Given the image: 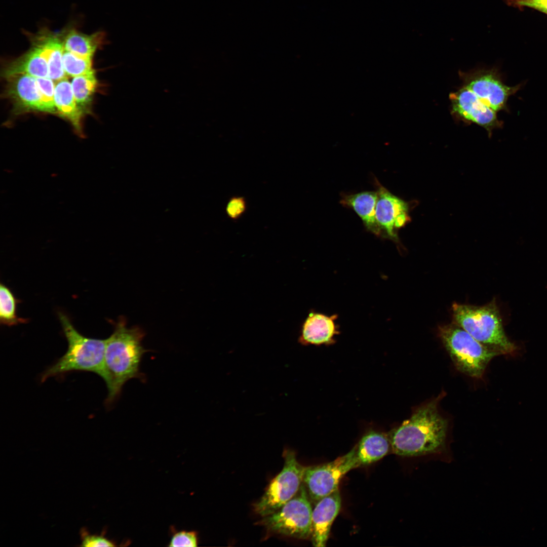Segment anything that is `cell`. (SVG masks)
<instances>
[{
    "mask_svg": "<svg viewBox=\"0 0 547 547\" xmlns=\"http://www.w3.org/2000/svg\"><path fill=\"white\" fill-rule=\"evenodd\" d=\"M144 336L140 327H127L126 320L122 317L114 323L112 334L106 339L103 379L108 389L106 406H110L118 399L128 381L141 377L140 363L146 352L142 344Z\"/></svg>",
    "mask_w": 547,
    "mask_h": 547,
    "instance_id": "6da1fadb",
    "label": "cell"
},
{
    "mask_svg": "<svg viewBox=\"0 0 547 547\" xmlns=\"http://www.w3.org/2000/svg\"><path fill=\"white\" fill-rule=\"evenodd\" d=\"M438 398L418 407L388 437L393 452L403 456L437 452L445 446L448 422L439 412Z\"/></svg>",
    "mask_w": 547,
    "mask_h": 547,
    "instance_id": "7a4b0ae2",
    "label": "cell"
},
{
    "mask_svg": "<svg viewBox=\"0 0 547 547\" xmlns=\"http://www.w3.org/2000/svg\"><path fill=\"white\" fill-rule=\"evenodd\" d=\"M453 322L477 340L500 355H515L517 345L507 337L496 300L482 306L454 303Z\"/></svg>",
    "mask_w": 547,
    "mask_h": 547,
    "instance_id": "3957f363",
    "label": "cell"
},
{
    "mask_svg": "<svg viewBox=\"0 0 547 547\" xmlns=\"http://www.w3.org/2000/svg\"><path fill=\"white\" fill-rule=\"evenodd\" d=\"M58 316L68 348L62 357L42 374L41 382L74 371L93 372L103 379L106 339L87 337L75 329L66 315L59 312Z\"/></svg>",
    "mask_w": 547,
    "mask_h": 547,
    "instance_id": "277c9868",
    "label": "cell"
},
{
    "mask_svg": "<svg viewBox=\"0 0 547 547\" xmlns=\"http://www.w3.org/2000/svg\"><path fill=\"white\" fill-rule=\"evenodd\" d=\"M438 334L456 369L468 376L481 378L490 361L500 355L453 322L440 326Z\"/></svg>",
    "mask_w": 547,
    "mask_h": 547,
    "instance_id": "5b68a950",
    "label": "cell"
},
{
    "mask_svg": "<svg viewBox=\"0 0 547 547\" xmlns=\"http://www.w3.org/2000/svg\"><path fill=\"white\" fill-rule=\"evenodd\" d=\"M312 513L310 500L302 482L291 499L274 513L262 517L260 523L272 532L306 539L311 534Z\"/></svg>",
    "mask_w": 547,
    "mask_h": 547,
    "instance_id": "8992f818",
    "label": "cell"
},
{
    "mask_svg": "<svg viewBox=\"0 0 547 547\" xmlns=\"http://www.w3.org/2000/svg\"><path fill=\"white\" fill-rule=\"evenodd\" d=\"M281 471L272 480L261 498L254 504L255 512L261 517L278 510L298 492L303 482L305 467L297 461L292 450H285Z\"/></svg>",
    "mask_w": 547,
    "mask_h": 547,
    "instance_id": "52a82bcc",
    "label": "cell"
},
{
    "mask_svg": "<svg viewBox=\"0 0 547 547\" xmlns=\"http://www.w3.org/2000/svg\"><path fill=\"white\" fill-rule=\"evenodd\" d=\"M357 467L356 447L332 461L305 467L303 483L310 501L316 504L338 489L343 476Z\"/></svg>",
    "mask_w": 547,
    "mask_h": 547,
    "instance_id": "ba28073f",
    "label": "cell"
},
{
    "mask_svg": "<svg viewBox=\"0 0 547 547\" xmlns=\"http://www.w3.org/2000/svg\"><path fill=\"white\" fill-rule=\"evenodd\" d=\"M377 194L376 218L382 238L398 243V231L410 221V205L392 193L375 178Z\"/></svg>",
    "mask_w": 547,
    "mask_h": 547,
    "instance_id": "9c48e42d",
    "label": "cell"
},
{
    "mask_svg": "<svg viewBox=\"0 0 547 547\" xmlns=\"http://www.w3.org/2000/svg\"><path fill=\"white\" fill-rule=\"evenodd\" d=\"M522 85L508 86L494 70H482L466 77L464 87L473 92L485 105L495 111L506 109L510 96L515 94Z\"/></svg>",
    "mask_w": 547,
    "mask_h": 547,
    "instance_id": "30bf717a",
    "label": "cell"
},
{
    "mask_svg": "<svg viewBox=\"0 0 547 547\" xmlns=\"http://www.w3.org/2000/svg\"><path fill=\"white\" fill-rule=\"evenodd\" d=\"M452 109L455 113L475 123L487 130L491 134L492 130L502 126L497 117L496 112L485 105L471 91L463 87L450 94Z\"/></svg>",
    "mask_w": 547,
    "mask_h": 547,
    "instance_id": "8fae6325",
    "label": "cell"
},
{
    "mask_svg": "<svg viewBox=\"0 0 547 547\" xmlns=\"http://www.w3.org/2000/svg\"><path fill=\"white\" fill-rule=\"evenodd\" d=\"M27 34L32 45L41 50L47 60L49 77L56 82L66 78L62 63L64 49L62 32H54L43 28L36 33Z\"/></svg>",
    "mask_w": 547,
    "mask_h": 547,
    "instance_id": "7c38bea8",
    "label": "cell"
},
{
    "mask_svg": "<svg viewBox=\"0 0 547 547\" xmlns=\"http://www.w3.org/2000/svg\"><path fill=\"white\" fill-rule=\"evenodd\" d=\"M6 93L12 101L15 110L20 112L43 111L41 95L35 77L19 74L7 79Z\"/></svg>",
    "mask_w": 547,
    "mask_h": 547,
    "instance_id": "4fadbf2b",
    "label": "cell"
},
{
    "mask_svg": "<svg viewBox=\"0 0 547 547\" xmlns=\"http://www.w3.org/2000/svg\"><path fill=\"white\" fill-rule=\"evenodd\" d=\"M341 503L338 489L316 503L312 510L311 534L314 546L326 545L331 525L340 511Z\"/></svg>",
    "mask_w": 547,
    "mask_h": 547,
    "instance_id": "5bb4252c",
    "label": "cell"
},
{
    "mask_svg": "<svg viewBox=\"0 0 547 547\" xmlns=\"http://www.w3.org/2000/svg\"><path fill=\"white\" fill-rule=\"evenodd\" d=\"M336 315L328 316L321 313L310 312L302 324L299 340L303 344H328L338 333Z\"/></svg>",
    "mask_w": 547,
    "mask_h": 547,
    "instance_id": "9a60e30c",
    "label": "cell"
},
{
    "mask_svg": "<svg viewBox=\"0 0 547 547\" xmlns=\"http://www.w3.org/2000/svg\"><path fill=\"white\" fill-rule=\"evenodd\" d=\"M376 191H366L356 193L341 194L340 203L352 209L360 217L366 229L378 237L381 231L376 218Z\"/></svg>",
    "mask_w": 547,
    "mask_h": 547,
    "instance_id": "2e32d148",
    "label": "cell"
},
{
    "mask_svg": "<svg viewBox=\"0 0 547 547\" xmlns=\"http://www.w3.org/2000/svg\"><path fill=\"white\" fill-rule=\"evenodd\" d=\"M19 74H26L35 77H49L47 60L38 47L32 45L27 52L11 62L3 72L6 79Z\"/></svg>",
    "mask_w": 547,
    "mask_h": 547,
    "instance_id": "e0dca14e",
    "label": "cell"
},
{
    "mask_svg": "<svg viewBox=\"0 0 547 547\" xmlns=\"http://www.w3.org/2000/svg\"><path fill=\"white\" fill-rule=\"evenodd\" d=\"M62 32L64 49L85 58H93L95 52L105 41V33L97 31L91 34L83 33L75 28Z\"/></svg>",
    "mask_w": 547,
    "mask_h": 547,
    "instance_id": "ac0fdd59",
    "label": "cell"
},
{
    "mask_svg": "<svg viewBox=\"0 0 547 547\" xmlns=\"http://www.w3.org/2000/svg\"><path fill=\"white\" fill-rule=\"evenodd\" d=\"M54 102L59 112L71 123L79 134L82 133L81 120L84 113L76 104L71 84L67 78L56 83Z\"/></svg>",
    "mask_w": 547,
    "mask_h": 547,
    "instance_id": "d6986e66",
    "label": "cell"
},
{
    "mask_svg": "<svg viewBox=\"0 0 547 547\" xmlns=\"http://www.w3.org/2000/svg\"><path fill=\"white\" fill-rule=\"evenodd\" d=\"M391 449L388 437L375 432L365 435L356 447L358 466L375 462L385 456Z\"/></svg>",
    "mask_w": 547,
    "mask_h": 547,
    "instance_id": "ffe728a7",
    "label": "cell"
},
{
    "mask_svg": "<svg viewBox=\"0 0 547 547\" xmlns=\"http://www.w3.org/2000/svg\"><path fill=\"white\" fill-rule=\"evenodd\" d=\"M71 84L77 106L83 113L88 112L97 85L94 70L74 77Z\"/></svg>",
    "mask_w": 547,
    "mask_h": 547,
    "instance_id": "44dd1931",
    "label": "cell"
},
{
    "mask_svg": "<svg viewBox=\"0 0 547 547\" xmlns=\"http://www.w3.org/2000/svg\"><path fill=\"white\" fill-rule=\"evenodd\" d=\"M20 301L6 285H0V322L9 326L25 323L27 319L19 318L17 314V306Z\"/></svg>",
    "mask_w": 547,
    "mask_h": 547,
    "instance_id": "7402d4cb",
    "label": "cell"
},
{
    "mask_svg": "<svg viewBox=\"0 0 547 547\" xmlns=\"http://www.w3.org/2000/svg\"><path fill=\"white\" fill-rule=\"evenodd\" d=\"M62 63L66 75L73 77L86 74L93 69L92 67V58L81 57L65 50L63 54Z\"/></svg>",
    "mask_w": 547,
    "mask_h": 547,
    "instance_id": "603a6c76",
    "label": "cell"
},
{
    "mask_svg": "<svg viewBox=\"0 0 547 547\" xmlns=\"http://www.w3.org/2000/svg\"><path fill=\"white\" fill-rule=\"evenodd\" d=\"M42 101L44 112L53 113L55 111L54 102L55 86L53 81L49 77H35Z\"/></svg>",
    "mask_w": 547,
    "mask_h": 547,
    "instance_id": "cb8c5ba5",
    "label": "cell"
},
{
    "mask_svg": "<svg viewBox=\"0 0 547 547\" xmlns=\"http://www.w3.org/2000/svg\"><path fill=\"white\" fill-rule=\"evenodd\" d=\"M247 208V202L244 197L233 196L229 199L225 208L228 217L236 220L240 218L246 212Z\"/></svg>",
    "mask_w": 547,
    "mask_h": 547,
    "instance_id": "d4e9b609",
    "label": "cell"
},
{
    "mask_svg": "<svg viewBox=\"0 0 547 547\" xmlns=\"http://www.w3.org/2000/svg\"><path fill=\"white\" fill-rule=\"evenodd\" d=\"M169 546H198L197 534L194 531H181L174 534L169 545Z\"/></svg>",
    "mask_w": 547,
    "mask_h": 547,
    "instance_id": "484cf974",
    "label": "cell"
},
{
    "mask_svg": "<svg viewBox=\"0 0 547 547\" xmlns=\"http://www.w3.org/2000/svg\"><path fill=\"white\" fill-rule=\"evenodd\" d=\"M83 546H114V544L102 536L90 535L83 531L82 533Z\"/></svg>",
    "mask_w": 547,
    "mask_h": 547,
    "instance_id": "4316f807",
    "label": "cell"
},
{
    "mask_svg": "<svg viewBox=\"0 0 547 547\" xmlns=\"http://www.w3.org/2000/svg\"><path fill=\"white\" fill-rule=\"evenodd\" d=\"M507 4L517 7H527L547 14V0H506Z\"/></svg>",
    "mask_w": 547,
    "mask_h": 547,
    "instance_id": "83f0119b",
    "label": "cell"
}]
</instances>
